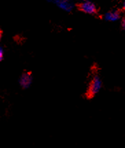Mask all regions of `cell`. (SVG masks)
Returning a JSON list of instances; mask_svg holds the SVG:
<instances>
[{
    "instance_id": "obj_1",
    "label": "cell",
    "mask_w": 125,
    "mask_h": 148,
    "mask_svg": "<svg viewBox=\"0 0 125 148\" xmlns=\"http://www.w3.org/2000/svg\"><path fill=\"white\" fill-rule=\"evenodd\" d=\"M102 81L98 75H94L89 84L88 85L87 89L86 90L85 97L87 99H92L94 98L102 88Z\"/></svg>"
},
{
    "instance_id": "obj_2",
    "label": "cell",
    "mask_w": 125,
    "mask_h": 148,
    "mask_svg": "<svg viewBox=\"0 0 125 148\" xmlns=\"http://www.w3.org/2000/svg\"><path fill=\"white\" fill-rule=\"evenodd\" d=\"M78 8L81 11L85 12V13L91 14V15H94V14L97 13V8L95 5L93 3L87 1V0L80 3L78 6Z\"/></svg>"
},
{
    "instance_id": "obj_3",
    "label": "cell",
    "mask_w": 125,
    "mask_h": 148,
    "mask_svg": "<svg viewBox=\"0 0 125 148\" xmlns=\"http://www.w3.org/2000/svg\"><path fill=\"white\" fill-rule=\"evenodd\" d=\"M32 82V75L31 72H24L19 79V84L23 89H27L30 86Z\"/></svg>"
},
{
    "instance_id": "obj_4",
    "label": "cell",
    "mask_w": 125,
    "mask_h": 148,
    "mask_svg": "<svg viewBox=\"0 0 125 148\" xmlns=\"http://www.w3.org/2000/svg\"><path fill=\"white\" fill-rule=\"evenodd\" d=\"M120 18V12L118 10H113L108 12L105 15V19L107 21H114L118 20Z\"/></svg>"
},
{
    "instance_id": "obj_5",
    "label": "cell",
    "mask_w": 125,
    "mask_h": 148,
    "mask_svg": "<svg viewBox=\"0 0 125 148\" xmlns=\"http://www.w3.org/2000/svg\"><path fill=\"white\" fill-rule=\"evenodd\" d=\"M57 3L60 7H61L62 8L67 9V10L72 8L71 3L68 0H59V1H57Z\"/></svg>"
},
{
    "instance_id": "obj_6",
    "label": "cell",
    "mask_w": 125,
    "mask_h": 148,
    "mask_svg": "<svg viewBox=\"0 0 125 148\" xmlns=\"http://www.w3.org/2000/svg\"><path fill=\"white\" fill-rule=\"evenodd\" d=\"M3 55H4V51H3L2 47L0 46V62H1V61H3Z\"/></svg>"
},
{
    "instance_id": "obj_7",
    "label": "cell",
    "mask_w": 125,
    "mask_h": 148,
    "mask_svg": "<svg viewBox=\"0 0 125 148\" xmlns=\"http://www.w3.org/2000/svg\"><path fill=\"white\" fill-rule=\"evenodd\" d=\"M122 27L124 30H125V17L123 18L122 21Z\"/></svg>"
},
{
    "instance_id": "obj_8",
    "label": "cell",
    "mask_w": 125,
    "mask_h": 148,
    "mask_svg": "<svg viewBox=\"0 0 125 148\" xmlns=\"http://www.w3.org/2000/svg\"><path fill=\"white\" fill-rule=\"evenodd\" d=\"M2 30H1V29H0V41H1V37H2Z\"/></svg>"
},
{
    "instance_id": "obj_9",
    "label": "cell",
    "mask_w": 125,
    "mask_h": 148,
    "mask_svg": "<svg viewBox=\"0 0 125 148\" xmlns=\"http://www.w3.org/2000/svg\"><path fill=\"white\" fill-rule=\"evenodd\" d=\"M123 8H124V9L125 10V1H124V4H123Z\"/></svg>"
}]
</instances>
